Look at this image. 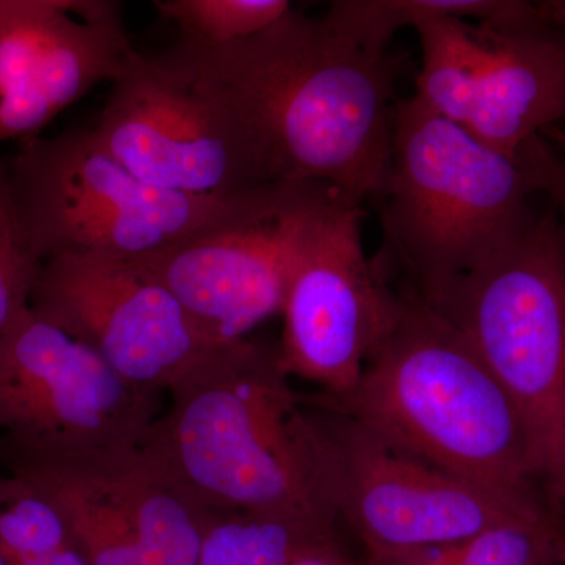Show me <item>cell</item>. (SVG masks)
<instances>
[{
  "instance_id": "15",
  "label": "cell",
  "mask_w": 565,
  "mask_h": 565,
  "mask_svg": "<svg viewBox=\"0 0 565 565\" xmlns=\"http://www.w3.org/2000/svg\"><path fill=\"white\" fill-rule=\"evenodd\" d=\"M136 52L114 0H0V141L36 139Z\"/></svg>"
},
{
  "instance_id": "6",
  "label": "cell",
  "mask_w": 565,
  "mask_h": 565,
  "mask_svg": "<svg viewBox=\"0 0 565 565\" xmlns=\"http://www.w3.org/2000/svg\"><path fill=\"white\" fill-rule=\"evenodd\" d=\"M9 173L43 263L137 262L214 225L250 193L212 200L154 188L118 162L93 129L24 141Z\"/></svg>"
},
{
  "instance_id": "1",
  "label": "cell",
  "mask_w": 565,
  "mask_h": 565,
  "mask_svg": "<svg viewBox=\"0 0 565 565\" xmlns=\"http://www.w3.org/2000/svg\"><path fill=\"white\" fill-rule=\"evenodd\" d=\"M156 58L237 115L278 182H321L356 206L377 196L396 110L386 51L364 50L292 9L239 43H177Z\"/></svg>"
},
{
  "instance_id": "23",
  "label": "cell",
  "mask_w": 565,
  "mask_h": 565,
  "mask_svg": "<svg viewBox=\"0 0 565 565\" xmlns=\"http://www.w3.org/2000/svg\"><path fill=\"white\" fill-rule=\"evenodd\" d=\"M7 565H46L43 561L39 559H10Z\"/></svg>"
},
{
  "instance_id": "21",
  "label": "cell",
  "mask_w": 565,
  "mask_h": 565,
  "mask_svg": "<svg viewBox=\"0 0 565 565\" xmlns=\"http://www.w3.org/2000/svg\"><path fill=\"white\" fill-rule=\"evenodd\" d=\"M537 195H545L565 228V151L542 136L534 137L519 151Z\"/></svg>"
},
{
  "instance_id": "18",
  "label": "cell",
  "mask_w": 565,
  "mask_h": 565,
  "mask_svg": "<svg viewBox=\"0 0 565 565\" xmlns=\"http://www.w3.org/2000/svg\"><path fill=\"white\" fill-rule=\"evenodd\" d=\"M563 544L546 514L520 515L451 544L392 555H367L364 565H559Z\"/></svg>"
},
{
  "instance_id": "24",
  "label": "cell",
  "mask_w": 565,
  "mask_h": 565,
  "mask_svg": "<svg viewBox=\"0 0 565 565\" xmlns=\"http://www.w3.org/2000/svg\"><path fill=\"white\" fill-rule=\"evenodd\" d=\"M561 28H563V31L565 33V2L563 3V11H561Z\"/></svg>"
},
{
  "instance_id": "4",
  "label": "cell",
  "mask_w": 565,
  "mask_h": 565,
  "mask_svg": "<svg viewBox=\"0 0 565 565\" xmlns=\"http://www.w3.org/2000/svg\"><path fill=\"white\" fill-rule=\"evenodd\" d=\"M537 195L519 154L487 147L416 96L396 104L381 191L386 247L405 289L433 305L526 232Z\"/></svg>"
},
{
  "instance_id": "13",
  "label": "cell",
  "mask_w": 565,
  "mask_h": 565,
  "mask_svg": "<svg viewBox=\"0 0 565 565\" xmlns=\"http://www.w3.org/2000/svg\"><path fill=\"white\" fill-rule=\"evenodd\" d=\"M363 206L338 199L305 245L282 303L281 363L289 377L340 399L403 313L363 247Z\"/></svg>"
},
{
  "instance_id": "2",
  "label": "cell",
  "mask_w": 565,
  "mask_h": 565,
  "mask_svg": "<svg viewBox=\"0 0 565 565\" xmlns=\"http://www.w3.org/2000/svg\"><path fill=\"white\" fill-rule=\"evenodd\" d=\"M169 394L140 446L193 503L337 525L316 484L303 396L278 345L245 338L214 349Z\"/></svg>"
},
{
  "instance_id": "8",
  "label": "cell",
  "mask_w": 565,
  "mask_h": 565,
  "mask_svg": "<svg viewBox=\"0 0 565 565\" xmlns=\"http://www.w3.org/2000/svg\"><path fill=\"white\" fill-rule=\"evenodd\" d=\"M338 199L321 182H274L214 225L131 263L177 296L215 348L237 343L281 315L305 245Z\"/></svg>"
},
{
  "instance_id": "7",
  "label": "cell",
  "mask_w": 565,
  "mask_h": 565,
  "mask_svg": "<svg viewBox=\"0 0 565 565\" xmlns=\"http://www.w3.org/2000/svg\"><path fill=\"white\" fill-rule=\"evenodd\" d=\"M319 497L367 555L451 544L523 509L396 448L316 397H303Z\"/></svg>"
},
{
  "instance_id": "20",
  "label": "cell",
  "mask_w": 565,
  "mask_h": 565,
  "mask_svg": "<svg viewBox=\"0 0 565 565\" xmlns=\"http://www.w3.org/2000/svg\"><path fill=\"white\" fill-rule=\"evenodd\" d=\"M41 266L18 211L9 161L0 159V340L31 308Z\"/></svg>"
},
{
  "instance_id": "25",
  "label": "cell",
  "mask_w": 565,
  "mask_h": 565,
  "mask_svg": "<svg viewBox=\"0 0 565 565\" xmlns=\"http://www.w3.org/2000/svg\"><path fill=\"white\" fill-rule=\"evenodd\" d=\"M0 565H7L6 557H3L2 552H0Z\"/></svg>"
},
{
  "instance_id": "14",
  "label": "cell",
  "mask_w": 565,
  "mask_h": 565,
  "mask_svg": "<svg viewBox=\"0 0 565 565\" xmlns=\"http://www.w3.org/2000/svg\"><path fill=\"white\" fill-rule=\"evenodd\" d=\"M31 307L129 384L159 394L217 349L177 296L134 263L47 259Z\"/></svg>"
},
{
  "instance_id": "9",
  "label": "cell",
  "mask_w": 565,
  "mask_h": 565,
  "mask_svg": "<svg viewBox=\"0 0 565 565\" xmlns=\"http://www.w3.org/2000/svg\"><path fill=\"white\" fill-rule=\"evenodd\" d=\"M563 2L552 17L512 25L435 17L416 24L422 70L415 96L479 141L516 156L565 120Z\"/></svg>"
},
{
  "instance_id": "22",
  "label": "cell",
  "mask_w": 565,
  "mask_h": 565,
  "mask_svg": "<svg viewBox=\"0 0 565 565\" xmlns=\"http://www.w3.org/2000/svg\"><path fill=\"white\" fill-rule=\"evenodd\" d=\"M39 561H43L46 565H90L74 541L57 550V552L52 553L51 556Z\"/></svg>"
},
{
  "instance_id": "16",
  "label": "cell",
  "mask_w": 565,
  "mask_h": 565,
  "mask_svg": "<svg viewBox=\"0 0 565 565\" xmlns=\"http://www.w3.org/2000/svg\"><path fill=\"white\" fill-rule=\"evenodd\" d=\"M553 2L519 0H340L323 14L334 31L364 50L386 51L404 28L433 17H451L489 25L523 24L548 18Z\"/></svg>"
},
{
  "instance_id": "10",
  "label": "cell",
  "mask_w": 565,
  "mask_h": 565,
  "mask_svg": "<svg viewBox=\"0 0 565 565\" xmlns=\"http://www.w3.org/2000/svg\"><path fill=\"white\" fill-rule=\"evenodd\" d=\"M93 134L126 169L163 191L226 200L278 182L237 115L154 55L134 54Z\"/></svg>"
},
{
  "instance_id": "17",
  "label": "cell",
  "mask_w": 565,
  "mask_h": 565,
  "mask_svg": "<svg viewBox=\"0 0 565 565\" xmlns=\"http://www.w3.org/2000/svg\"><path fill=\"white\" fill-rule=\"evenodd\" d=\"M334 525L253 512H211L196 565H291L310 546L333 541Z\"/></svg>"
},
{
  "instance_id": "11",
  "label": "cell",
  "mask_w": 565,
  "mask_h": 565,
  "mask_svg": "<svg viewBox=\"0 0 565 565\" xmlns=\"http://www.w3.org/2000/svg\"><path fill=\"white\" fill-rule=\"evenodd\" d=\"M9 473L43 494L90 565H196L210 511L141 446L35 451L2 445Z\"/></svg>"
},
{
  "instance_id": "12",
  "label": "cell",
  "mask_w": 565,
  "mask_h": 565,
  "mask_svg": "<svg viewBox=\"0 0 565 565\" xmlns=\"http://www.w3.org/2000/svg\"><path fill=\"white\" fill-rule=\"evenodd\" d=\"M159 396L29 308L0 340L2 445L35 451L140 446Z\"/></svg>"
},
{
  "instance_id": "5",
  "label": "cell",
  "mask_w": 565,
  "mask_h": 565,
  "mask_svg": "<svg viewBox=\"0 0 565 565\" xmlns=\"http://www.w3.org/2000/svg\"><path fill=\"white\" fill-rule=\"evenodd\" d=\"M503 386L530 441L537 484L565 509V228L557 212L429 305Z\"/></svg>"
},
{
  "instance_id": "19",
  "label": "cell",
  "mask_w": 565,
  "mask_h": 565,
  "mask_svg": "<svg viewBox=\"0 0 565 565\" xmlns=\"http://www.w3.org/2000/svg\"><path fill=\"white\" fill-rule=\"evenodd\" d=\"M152 6L177 24L178 43L195 50L252 39L292 10L288 0H156Z\"/></svg>"
},
{
  "instance_id": "3",
  "label": "cell",
  "mask_w": 565,
  "mask_h": 565,
  "mask_svg": "<svg viewBox=\"0 0 565 565\" xmlns=\"http://www.w3.org/2000/svg\"><path fill=\"white\" fill-rule=\"evenodd\" d=\"M403 313L340 399L315 396L396 448L523 509L545 511L522 419L467 338L404 289Z\"/></svg>"
}]
</instances>
